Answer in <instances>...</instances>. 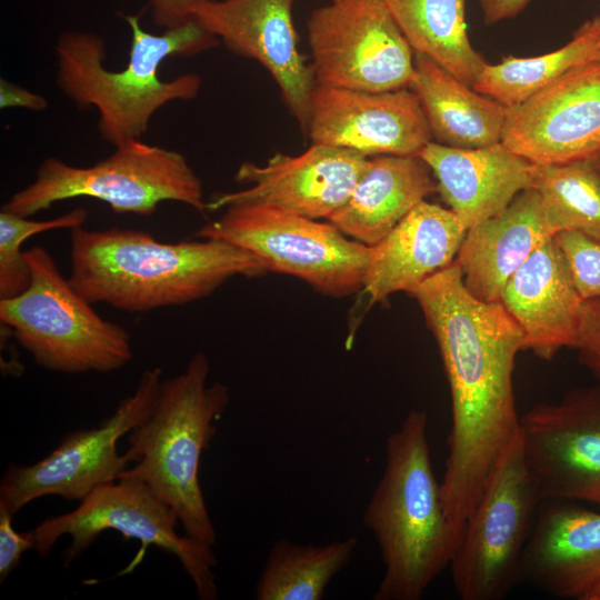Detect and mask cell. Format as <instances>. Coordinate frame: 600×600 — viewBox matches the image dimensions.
I'll list each match as a JSON object with an SVG mask.
<instances>
[{
	"mask_svg": "<svg viewBox=\"0 0 600 600\" xmlns=\"http://www.w3.org/2000/svg\"><path fill=\"white\" fill-rule=\"evenodd\" d=\"M500 302L523 332V350L551 360L561 349L574 348L583 300L553 237L511 276Z\"/></svg>",
	"mask_w": 600,
	"mask_h": 600,
	"instance_id": "cell-18",
	"label": "cell"
},
{
	"mask_svg": "<svg viewBox=\"0 0 600 600\" xmlns=\"http://www.w3.org/2000/svg\"><path fill=\"white\" fill-rule=\"evenodd\" d=\"M530 0H479L483 21L490 26L518 16Z\"/></svg>",
	"mask_w": 600,
	"mask_h": 600,
	"instance_id": "cell-35",
	"label": "cell"
},
{
	"mask_svg": "<svg viewBox=\"0 0 600 600\" xmlns=\"http://www.w3.org/2000/svg\"><path fill=\"white\" fill-rule=\"evenodd\" d=\"M554 236L538 191L528 188L501 212L468 229L454 261L471 294L497 302L511 276Z\"/></svg>",
	"mask_w": 600,
	"mask_h": 600,
	"instance_id": "cell-22",
	"label": "cell"
},
{
	"mask_svg": "<svg viewBox=\"0 0 600 600\" xmlns=\"http://www.w3.org/2000/svg\"><path fill=\"white\" fill-rule=\"evenodd\" d=\"M152 21L162 29L180 26L191 19L192 10L209 0H147Z\"/></svg>",
	"mask_w": 600,
	"mask_h": 600,
	"instance_id": "cell-33",
	"label": "cell"
},
{
	"mask_svg": "<svg viewBox=\"0 0 600 600\" xmlns=\"http://www.w3.org/2000/svg\"><path fill=\"white\" fill-rule=\"evenodd\" d=\"M363 523L384 566L374 600H419L449 567L457 540L433 471L424 411L411 410L388 436Z\"/></svg>",
	"mask_w": 600,
	"mask_h": 600,
	"instance_id": "cell-4",
	"label": "cell"
},
{
	"mask_svg": "<svg viewBox=\"0 0 600 600\" xmlns=\"http://www.w3.org/2000/svg\"><path fill=\"white\" fill-rule=\"evenodd\" d=\"M19 107L32 111H43L48 108V101L41 94L29 91L3 78L0 79V108Z\"/></svg>",
	"mask_w": 600,
	"mask_h": 600,
	"instance_id": "cell-34",
	"label": "cell"
},
{
	"mask_svg": "<svg viewBox=\"0 0 600 600\" xmlns=\"http://www.w3.org/2000/svg\"><path fill=\"white\" fill-rule=\"evenodd\" d=\"M583 301L600 299V238L569 230L554 237Z\"/></svg>",
	"mask_w": 600,
	"mask_h": 600,
	"instance_id": "cell-30",
	"label": "cell"
},
{
	"mask_svg": "<svg viewBox=\"0 0 600 600\" xmlns=\"http://www.w3.org/2000/svg\"><path fill=\"white\" fill-rule=\"evenodd\" d=\"M600 54V16L584 21L563 47L536 57H506L487 63L473 89L510 108L539 92L560 76Z\"/></svg>",
	"mask_w": 600,
	"mask_h": 600,
	"instance_id": "cell-27",
	"label": "cell"
},
{
	"mask_svg": "<svg viewBox=\"0 0 600 600\" xmlns=\"http://www.w3.org/2000/svg\"><path fill=\"white\" fill-rule=\"evenodd\" d=\"M160 368L142 372L132 394L114 412L89 429L67 434L49 454L31 464L11 463L0 482V510L16 516L44 496L81 501L96 488L116 481L129 464L118 440L150 413L161 386Z\"/></svg>",
	"mask_w": 600,
	"mask_h": 600,
	"instance_id": "cell-11",
	"label": "cell"
},
{
	"mask_svg": "<svg viewBox=\"0 0 600 600\" xmlns=\"http://www.w3.org/2000/svg\"><path fill=\"white\" fill-rule=\"evenodd\" d=\"M541 501L519 436L490 474L450 561L461 600H500L522 580L523 554Z\"/></svg>",
	"mask_w": 600,
	"mask_h": 600,
	"instance_id": "cell-9",
	"label": "cell"
},
{
	"mask_svg": "<svg viewBox=\"0 0 600 600\" xmlns=\"http://www.w3.org/2000/svg\"><path fill=\"white\" fill-rule=\"evenodd\" d=\"M30 283L20 294L0 299V321L34 362L62 373H107L133 356L130 334L100 317L60 272L50 252L24 251Z\"/></svg>",
	"mask_w": 600,
	"mask_h": 600,
	"instance_id": "cell-6",
	"label": "cell"
},
{
	"mask_svg": "<svg viewBox=\"0 0 600 600\" xmlns=\"http://www.w3.org/2000/svg\"><path fill=\"white\" fill-rule=\"evenodd\" d=\"M501 142L534 164L600 152V54L508 108Z\"/></svg>",
	"mask_w": 600,
	"mask_h": 600,
	"instance_id": "cell-14",
	"label": "cell"
},
{
	"mask_svg": "<svg viewBox=\"0 0 600 600\" xmlns=\"http://www.w3.org/2000/svg\"><path fill=\"white\" fill-rule=\"evenodd\" d=\"M119 16L131 30L129 61L119 71L106 68V43L97 33L66 31L54 48L58 87L77 107L97 109L98 131L114 147L140 140L152 116L167 103L198 94V74L160 79L166 59L190 57L219 43L194 19L153 34L141 27L142 12Z\"/></svg>",
	"mask_w": 600,
	"mask_h": 600,
	"instance_id": "cell-3",
	"label": "cell"
},
{
	"mask_svg": "<svg viewBox=\"0 0 600 600\" xmlns=\"http://www.w3.org/2000/svg\"><path fill=\"white\" fill-rule=\"evenodd\" d=\"M584 600H600V582L591 589Z\"/></svg>",
	"mask_w": 600,
	"mask_h": 600,
	"instance_id": "cell-36",
	"label": "cell"
},
{
	"mask_svg": "<svg viewBox=\"0 0 600 600\" xmlns=\"http://www.w3.org/2000/svg\"><path fill=\"white\" fill-rule=\"evenodd\" d=\"M528 468L542 500L600 507V383L538 403L520 417Z\"/></svg>",
	"mask_w": 600,
	"mask_h": 600,
	"instance_id": "cell-13",
	"label": "cell"
},
{
	"mask_svg": "<svg viewBox=\"0 0 600 600\" xmlns=\"http://www.w3.org/2000/svg\"><path fill=\"white\" fill-rule=\"evenodd\" d=\"M78 197L106 202L116 213L150 216L164 201L207 211L201 180L184 156L141 139L114 147L109 157L89 167L48 157L33 182L13 193L1 210L31 217Z\"/></svg>",
	"mask_w": 600,
	"mask_h": 600,
	"instance_id": "cell-7",
	"label": "cell"
},
{
	"mask_svg": "<svg viewBox=\"0 0 600 600\" xmlns=\"http://www.w3.org/2000/svg\"><path fill=\"white\" fill-rule=\"evenodd\" d=\"M308 132L312 143L366 157L419 156L432 141L420 101L407 88L368 92L316 84Z\"/></svg>",
	"mask_w": 600,
	"mask_h": 600,
	"instance_id": "cell-17",
	"label": "cell"
},
{
	"mask_svg": "<svg viewBox=\"0 0 600 600\" xmlns=\"http://www.w3.org/2000/svg\"><path fill=\"white\" fill-rule=\"evenodd\" d=\"M531 188L556 234L576 230L600 238V174L592 159L534 164Z\"/></svg>",
	"mask_w": 600,
	"mask_h": 600,
	"instance_id": "cell-28",
	"label": "cell"
},
{
	"mask_svg": "<svg viewBox=\"0 0 600 600\" xmlns=\"http://www.w3.org/2000/svg\"><path fill=\"white\" fill-rule=\"evenodd\" d=\"M316 84L368 92L410 87L414 52L383 0H336L307 22Z\"/></svg>",
	"mask_w": 600,
	"mask_h": 600,
	"instance_id": "cell-12",
	"label": "cell"
},
{
	"mask_svg": "<svg viewBox=\"0 0 600 600\" xmlns=\"http://www.w3.org/2000/svg\"><path fill=\"white\" fill-rule=\"evenodd\" d=\"M467 229L457 214L426 200L413 208L380 242L371 247L363 291L370 303L410 293L450 266Z\"/></svg>",
	"mask_w": 600,
	"mask_h": 600,
	"instance_id": "cell-21",
	"label": "cell"
},
{
	"mask_svg": "<svg viewBox=\"0 0 600 600\" xmlns=\"http://www.w3.org/2000/svg\"><path fill=\"white\" fill-rule=\"evenodd\" d=\"M358 539L322 546L276 541L256 584L257 600H320L331 580L351 561Z\"/></svg>",
	"mask_w": 600,
	"mask_h": 600,
	"instance_id": "cell-26",
	"label": "cell"
},
{
	"mask_svg": "<svg viewBox=\"0 0 600 600\" xmlns=\"http://www.w3.org/2000/svg\"><path fill=\"white\" fill-rule=\"evenodd\" d=\"M173 510L146 483L120 478L96 488L74 510L47 518L34 529L39 556L49 554L63 536L71 538L62 553L64 567L77 560L106 530H114L143 546H154L174 556L192 580L199 599L218 598L213 547L177 532Z\"/></svg>",
	"mask_w": 600,
	"mask_h": 600,
	"instance_id": "cell-10",
	"label": "cell"
},
{
	"mask_svg": "<svg viewBox=\"0 0 600 600\" xmlns=\"http://www.w3.org/2000/svg\"><path fill=\"white\" fill-rule=\"evenodd\" d=\"M28 218L0 210V299L20 294L30 283L23 242L37 233L83 226L88 211L80 207L50 220Z\"/></svg>",
	"mask_w": 600,
	"mask_h": 600,
	"instance_id": "cell-29",
	"label": "cell"
},
{
	"mask_svg": "<svg viewBox=\"0 0 600 600\" xmlns=\"http://www.w3.org/2000/svg\"><path fill=\"white\" fill-rule=\"evenodd\" d=\"M369 157L353 150L312 143L303 153H278L263 166L243 162L234 179L248 188L216 196L208 211L229 204H268L311 219H328L350 197Z\"/></svg>",
	"mask_w": 600,
	"mask_h": 600,
	"instance_id": "cell-16",
	"label": "cell"
},
{
	"mask_svg": "<svg viewBox=\"0 0 600 600\" xmlns=\"http://www.w3.org/2000/svg\"><path fill=\"white\" fill-rule=\"evenodd\" d=\"M293 3L294 0H209L192 10L191 19L234 53L264 67L304 131L316 80L311 64L306 63L298 48Z\"/></svg>",
	"mask_w": 600,
	"mask_h": 600,
	"instance_id": "cell-15",
	"label": "cell"
},
{
	"mask_svg": "<svg viewBox=\"0 0 600 600\" xmlns=\"http://www.w3.org/2000/svg\"><path fill=\"white\" fill-rule=\"evenodd\" d=\"M330 1H336V0H330Z\"/></svg>",
	"mask_w": 600,
	"mask_h": 600,
	"instance_id": "cell-38",
	"label": "cell"
},
{
	"mask_svg": "<svg viewBox=\"0 0 600 600\" xmlns=\"http://www.w3.org/2000/svg\"><path fill=\"white\" fill-rule=\"evenodd\" d=\"M410 88L436 142L456 148L501 142L508 107L477 92L424 54L414 52Z\"/></svg>",
	"mask_w": 600,
	"mask_h": 600,
	"instance_id": "cell-24",
	"label": "cell"
},
{
	"mask_svg": "<svg viewBox=\"0 0 600 600\" xmlns=\"http://www.w3.org/2000/svg\"><path fill=\"white\" fill-rule=\"evenodd\" d=\"M13 516L0 510V582L20 564L21 556L34 549V532H18L12 526Z\"/></svg>",
	"mask_w": 600,
	"mask_h": 600,
	"instance_id": "cell-32",
	"label": "cell"
},
{
	"mask_svg": "<svg viewBox=\"0 0 600 600\" xmlns=\"http://www.w3.org/2000/svg\"><path fill=\"white\" fill-rule=\"evenodd\" d=\"M70 284L89 302L127 312L183 306L228 280L267 273L259 258L231 242H160L150 233L110 228L70 229Z\"/></svg>",
	"mask_w": 600,
	"mask_h": 600,
	"instance_id": "cell-2",
	"label": "cell"
},
{
	"mask_svg": "<svg viewBox=\"0 0 600 600\" xmlns=\"http://www.w3.org/2000/svg\"><path fill=\"white\" fill-rule=\"evenodd\" d=\"M522 579L558 598L584 600L600 582V512L568 502L539 508Z\"/></svg>",
	"mask_w": 600,
	"mask_h": 600,
	"instance_id": "cell-20",
	"label": "cell"
},
{
	"mask_svg": "<svg viewBox=\"0 0 600 600\" xmlns=\"http://www.w3.org/2000/svg\"><path fill=\"white\" fill-rule=\"evenodd\" d=\"M574 349L580 363L600 382V299L583 301Z\"/></svg>",
	"mask_w": 600,
	"mask_h": 600,
	"instance_id": "cell-31",
	"label": "cell"
},
{
	"mask_svg": "<svg viewBox=\"0 0 600 600\" xmlns=\"http://www.w3.org/2000/svg\"><path fill=\"white\" fill-rule=\"evenodd\" d=\"M209 374L207 356L197 352L183 372L161 382L150 413L129 432L124 456L132 466L120 478L146 483L173 510L184 534L213 547L217 532L199 471L230 396L224 383H209Z\"/></svg>",
	"mask_w": 600,
	"mask_h": 600,
	"instance_id": "cell-5",
	"label": "cell"
},
{
	"mask_svg": "<svg viewBox=\"0 0 600 600\" xmlns=\"http://www.w3.org/2000/svg\"><path fill=\"white\" fill-rule=\"evenodd\" d=\"M410 294L437 341L450 388L442 498L450 513L466 517L520 436L513 371L523 332L500 301L486 302L469 292L456 261Z\"/></svg>",
	"mask_w": 600,
	"mask_h": 600,
	"instance_id": "cell-1",
	"label": "cell"
},
{
	"mask_svg": "<svg viewBox=\"0 0 600 600\" xmlns=\"http://www.w3.org/2000/svg\"><path fill=\"white\" fill-rule=\"evenodd\" d=\"M416 53L473 87L487 62L467 33L466 0H383Z\"/></svg>",
	"mask_w": 600,
	"mask_h": 600,
	"instance_id": "cell-25",
	"label": "cell"
},
{
	"mask_svg": "<svg viewBox=\"0 0 600 600\" xmlns=\"http://www.w3.org/2000/svg\"><path fill=\"white\" fill-rule=\"evenodd\" d=\"M432 176L420 156L369 158L348 200L327 220L346 236L372 247L427 197L438 192Z\"/></svg>",
	"mask_w": 600,
	"mask_h": 600,
	"instance_id": "cell-23",
	"label": "cell"
},
{
	"mask_svg": "<svg viewBox=\"0 0 600 600\" xmlns=\"http://www.w3.org/2000/svg\"><path fill=\"white\" fill-rule=\"evenodd\" d=\"M223 209L196 232L197 238L231 242L259 258L267 272L296 277L323 296L342 298L363 290L371 247L348 238L331 222L261 203Z\"/></svg>",
	"mask_w": 600,
	"mask_h": 600,
	"instance_id": "cell-8",
	"label": "cell"
},
{
	"mask_svg": "<svg viewBox=\"0 0 600 600\" xmlns=\"http://www.w3.org/2000/svg\"><path fill=\"white\" fill-rule=\"evenodd\" d=\"M592 161H593V164L596 167V169L598 170L599 174H600V152L597 153L593 158H591Z\"/></svg>",
	"mask_w": 600,
	"mask_h": 600,
	"instance_id": "cell-37",
	"label": "cell"
},
{
	"mask_svg": "<svg viewBox=\"0 0 600 600\" xmlns=\"http://www.w3.org/2000/svg\"><path fill=\"white\" fill-rule=\"evenodd\" d=\"M419 156L431 169L440 197L467 230L532 187L534 163L502 142L456 148L430 141Z\"/></svg>",
	"mask_w": 600,
	"mask_h": 600,
	"instance_id": "cell-19",
	"label": "cell"
}]
</instances>
